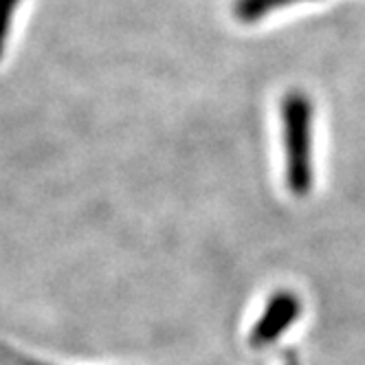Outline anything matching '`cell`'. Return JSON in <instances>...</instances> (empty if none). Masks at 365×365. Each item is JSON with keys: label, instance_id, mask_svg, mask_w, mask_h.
<instances>
[{"label": "cell", "instance_id": "5b68a950", "mask_svg": "<svg viewBox=\"0 0 365 365\" xmlns=\"http://www.w3.org/2000/svg\"><path fill=\"white\" fill-rule=\"evenodd\" d=\"M0 363L3 365H46L42 361H36L27 354H22V352H16L7 346L0 344Z\"/></svg>", "mask_w": 365, "mask_h": 365}, {"label": "cell", "instance_id": "7a4b0ae2", "mask_svg": "<svg viewBox=\"0 0 365 365\" xmlns=\"http://www.w3.org/2000/svg\"><path fill=\"white\" fill-rule=\"evenodd\" d=\"M299 310H302V304H299L297 295H293L289 291L275 293L269 299L264 312L259 315V322L251 330V336H249L251 346L264 348V346H271L273 341H277L279 334L295 324V319L299 317Z\"/></svg>", "mask_w": 365, "mask_h": 365}, {"label": "cell", "instance_id": "3957f363", "mask_svg": "<svg viewBox=\"0 0 365 365\" xmlns=\"http://www.w3.org/2000/svg\"><path fill=\"white\" fill-rule=\"evenodd\" d=\"M293 3H302V0H236L233 14H236V18L240 22H257L267 14L279 9V7H289Z\"/></svg>", "mask_w": 365, "mask_h": 365}, {"label": "cell", "instance_id": "277c9868", "mask_svg": "<svg viewBox=\"0 0 365 365\" xmlns=\"http://www.w3.org/2000/svg\"><path fill=\"white\" fill-rule=\"evenodd\" d=\"M20 0H0V58L5 53V44H7V36L11 29V18L14 11L18 9Z\"/></svg>", "mask_w": 365, "mask_h": 365}, {"label": "cell", "instance_id": "6da1fadb", "mask_svg": "<svg viewBox=\"0 0 365 365\" xmlns=\"http://www.w3.org/2000/svg\"><path fill=\"white\" fill-rule=\"evenodd\" d=\"M282 125L286 148V185L295 196H306L312 185V103L291 91L282 99Z\"/></svg>", "mask_w": 365, "mask_h": 365}]
</instances>
